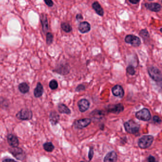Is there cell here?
Instances as JSON below:
<instances>
[{"label": "cell", "mask_w": 162, "mask_h": 162, "mask_svg": "<svg viewBox=\"0 0 162 162\" xmlns=\"http://www.w3.org/2000/svg\"><path fill=\"white\" fill-rule=\"evenodd\" d=\"M144 6L146 7L147 9L149 11L153 12H159L161 11V5L158 3H146L144 4Z\"/></svg>", "instance_id": "cell-11"}, {"label": "cell", "mask_w": 162, "mask_h": 162, "mask_svg": "<svg viewBox=\"0 0 162 162\" xmlns=\"http://www.w3.org/2000/svg\"><path fill=\"white\" fill-rule=\"evenodd\" d=\"M83 162V161H81V162Z\"/></svg>", "instance_id": "cell-37"}, {"label": "cell", "mask_w": 162, "mask_h": 162, "mask_svg": "<svg viewBox=\"0 0 162 162\" xmlns=\"http://www.w3.org/2000/svg\"><path fill=\"white\" fill-rule=\"evenodd\" d=\"M43 147L45 150L48 152H52L54 149V145L51 142L45 143L43 145Z\"/></svg>", "instance_id": "cell-22"}, {"label": "cell", "mask_w": 162, "mask_h": 162, "mask_svg": "<svg viewBox=\"0 0 162 162\" xmlns=\"http://www.w3.org/2000/svg\"><path fill=\"white\" fill-rule=\"evenodd\" d=\"M148 162H155V158L152 155H150L148 158Z\"/></svg>", "instance_id": "cell-32"}, {"label": "cell", "mask_w": 162, "mask_h": 162, "mask_svg": "<svg viewBox=\"0 0 162 162\" xmlns=\"http://www.w3.org/2000/svg\"><path fill=\"white\" fill-rule=\"evenodd\" d=\"M149 1H154V0H148Z\"/></svg>", "instance_id": "cell-36"}, {"label": "cell", "mask_w": 162, "mask_h": 162, "mask_svg": "<svg viewBox=\"0 0 162 162\" xmlns=\"http://www.w3.org/2000/svg\"><path fill=\"white\" fill-rule=\"evenodd\" d=\"M53 36L50 32L47 33L46 34V43L48 45H50L53 42Z\"/></svg>", "instance_id": "cell-25"}, {"label": "cell", "mask_w": 162, "mask_h": 162, "mask_svg": "<svg viewBox=\"0 0 162 162\" xmlns=\"http://www.w3.org/2000/svg\"><path fill=\"white\" fill-rule=\"evenodd\" d=\"M16 117L17 119L21 120H31L33 117V113L29 108H22L17 113Z\"/></svg>", "instance_id": "cell-2"}, {"label": "cell", "mask_w": 162, "mask_h": 162, "mask_svg": "<svg viewBox=\"0 0 162 162\" xmlns=\"http://www.w3.org/2000/svg\"><path fill=\"white\" fill-rule=\"evenodd\" d=\"M124 127L126 130L130 134L138 133L140 128V126L138 124L131 119L124 123Z\"/></svg>", "instance_id": "cell-1"}, {"label": "cell", "mask_w": 162, "mask_h": 162, "mask_svg": "<svg viewBox=\"0 0 162 162\" xmlns=\"http://www.w3.org/2000/svg\"><path fill=\"white\" fill-rule=\"evenodd\" d=\"M46 5L49 7H52L53 5V2L52 0H44Z\"/></svg>", "instance_id": "cell-31"}, {"label": "cell", "mask_w": 162, "mask_h": 162, "mask_svg": "<svg viewBox=\"0 0 162 162\" xmlns=\"http://www.w3.org/2000/svg\"><path fill=\"white\" fill-rule=\"evenodd\" d=\"M7 142L9 145L12 147H18L19 145L18 138L13 134H9L7 136Z\"/></svg>", "instance_id": "cell-8"}, {"label": "cell", "mask_w": 162, "mask_h": 162, "mask_svg": "<svg viewBox=\"0 0 162 162\" xmlns=\"http://www.w3.org/2000/svg\"><path fill=\"white\" fill-rule=\"evenodd\" d=\"M91 119L89 118H85V119H80L79 120H77L76 122L75 126L78 128H84L87 127V126L91 124Z\"/></svg>", "instance_id": "cell-9"}, {"label": "cell", "mask_w": 162, "mask_h": 162, "mask_svg": "<svg viewBox=\"0 0 162 162\" xmlns=\"http://www.w3.org/2000/svg\"><path fill=\"white\" fill-rule=\"evenodd\" d=\"M76 19L77 20H81L83 19V16L81 14H78L76 16Z\"/></svg>", "instance_id": "cell-35"}, {"label": "cell", "mask_w": 162, "mask_h": 162, "mask_svg": "<svg viewBox=\"0 0 162 162\" xmlns=\"http://www.w3.org/2000/svg\"><path fill=\"white\" fill-rule=\"evenodd\" d=\"M140 0H129V2L133 4H138Z\"/></svg>", "instance_id": "cell-33"}, {"label": "cell", "mask_w": 162, "mask_h": 162, "mask_svg": "<svg viewBox=\"0 0 162 162\" xmlns=\"http://www.w3.org/2000/svg\"><path fill=\"white\" fill-rule=\"evenodd\" d=\"M2 162H18L12 159H5L2 161Z\"/></svg>", "instance_id": "cell-34"}, {"label": "cell", "mask_w": 162, "mask_h": 162, "mask_svg": "<svg viewBox=\"0 0 162 162\" xmlns=\"http://www.w3.org/2000/svg\"><path fill=\"white\" fill-rule=\"evenodd\" d=\"M49 87L52 90H56L58 87V83L55 80H52L49 83Z\"/></svg>", "instance_id": "cell-26"}, {"label": "cell", "mask_w": 162, "mask_h": 162, "mask_svg": "<svg viewBox=\"0 0 162 162\" xmlns=\"http://www.w3.org/2000/svg\"><path fill=\"white\" fill-rule=\"evenodd\" d=\"M44 89L41 83L38 82L37 84L36 87L34 89L33 95L36 98H40L43 95Z\"/></svg>", "instance_id": "cell-16"}, {"label": "cell", "mask_w": 162, "mask_h": 162, "mask_svg": "<svg viewBox=\"0 0 162 162\" xmlns=\"http://www.w3.org/2000/svg\"><path fill=\"white\" fill-rule=\"evenodd\" d=\"M85 89V87L83 85H82V84H80V85H78L77 87L76 88V91L79 92H80V91H83Z\"/></svg>", "instance_id": "cell-28"}, {"label": "cell", "mask_w": 162, "mask_h": 162, "mask_svg": "<svg viewBox=\"0 0 162 162\" xmlns=\"http://www.w3.org/2000/svg\"><path fill=\"white\" fill-rule=\"evenodd\" d=\"M148 72L151 78L155 82H161L162 81V73L158 68L150 67L148 68Z\"/></svg>", "instance_id": "cell-4"}, {"label": "cell", "mask_w": 162, "mask_h": 162, "mask_svg": "<svg viewBox=\"0 0 162 162\" xmlns=\"http://www.w3.org/2000/svg\"><path fill=\"white\" fill-rule=\"evenodd\" d=\"M78 105L80 111L84 112L88 110L90 106V103L88 100L85 99H83L79 100L78 103Z\"/></svg>", "instance_id": "cell-10"}, {"label": "cell", "mask_w": 162, "mask_h": 162, "mask_svg": "<svg viewBox=\"0 0 162 162\" xmlns=\"http://www.w3.org/2000/svg\"><path fill=\"white\" fill-rule=\"evenodd\" d=\"M18 89H19V91L23 94H26L29 91V85L25 82L21 83L18 86Z\"/></svg>", "instance_id": "cell-21"}, {"label": "cell", "mask_w": 162, "mask_h": 162, "mask_svg": "<svg viewBox=\"0 0 162 162\" xmlns=\"http://www.w3.org/2000/svg\"><path fill=\"white\" fill-rule=\"evenodd\" d=\"M135 117L139 120L148 121L151 118V115L147 108H144L136 112Z\"/></svg>", "instance_id": "cell-5"}, {"label": "cell", "mask_w": 162, "mask_h": 162, "mask_svg": "<svg viewBox=\"0 0 162 162\" xmlns=\"http://www.w3.org/2000/svg\"><path fill=\"white\" fill-rule=\"evenodd\" d=\"M127 72L128 74L132 75V76L135 75V68L132 65H129L127 68Z\"/></svg>", "instance_id": "cell-27"}, {"label": "cell", "mask_w": 162, "mask_h": 162, "mask_svg": "<svg viewBox=\"0 0 162 162\" xmlns=\"http://www.w3.org/2000/svg\"><path fill=\"white\" fill-rule=\"evenodd\" d=\"M93 155H94V152H93V148H90L88 155V158H89V160H91L92 158H93Z\"/></svg>", "instance_id": "cell-30"}, {"label": "cell", "mask_w": 162, "mask_h": 162, "mask_svg": "<svg viewBox=\"0 0 162 162\" xmlns=\"http://www.w3.org/2000/svg\"><path fill=\"white\" fill-rule=\"evenodd\" d=\"M61 28L65 32L69 33L72 30V27L71 25L67 22H62L61 24Z\"/></svg>", "instance_id": "cell-23"}, {"label": "cell", "mask_w": 162, "mask_h": 162, "mask_svg": "<svg viewBox=\"0 0 162 162\" xmlns=\"http://www.w3.org/2000/svg\"><path fill=\"white\" fill-rule=\"evenodd\" d=\"M153 120L155 122L157 123L160 124L161 122V119L158 116H155L153 117Z\"/></svg>", "instance_id": "cell-29"}, {"label": "cell", "mask_w": 162, "mask_h": 162, "mask_svg": "<svg viewBox=\"0 0 162 162\" xmlns=\"http://www.w3.org/2000/svg\"><path fill=\"white\" fill-rule=\"evenodd\" d=\"M118 159L117 154L115 151H111L106 155L104 159V162H116Z\"/></svg>", "instance_id": "cell-15"}, {"label": "cell", "mask_w": 162, "mask_h": 162, "mask_svg": "<svg viewBox=\"0 0 162 162\" xmlns=\"http://www.w3.org/2000/svg\"><path fill=\"white\" fill-rule=\"evenodd\" d=\"M40 20L43 32L44 33L46 32L49 29L48 21L47 15L44 14H41L40 15Z\"/></svg>", "instance_id": "cell-18"}, {"label": "cell", "mask_w": 162, "mask_h": 162, "mask_svg": "<svg viewBox=\"0 0 162 162\" xmlns=\"http://www.w3.org/2000/svg\"><path fill=\"white\" fill-rule=\"evenodd\" d=\"M60 118V116L56 111H52L49 116V121L52 125L53 126L57 125L59 122Z\"/></svg>", "instance_id": "cell-17"}, {"label": "cell", "mask_w": 162, "mask_h": 162, "mask_svg": "<svg viewBox=\"0 0 162 162\" xmlns=\"http://www.w3.org/2000/svg\"><path fill=\"white\" fill-rule=\"evenodd\" d=\"M9 152L13 155L17 159L23 160L26 157V155L21 148L18 147H11L9 149Z\"/></svg>", "instance_id": "cell-6"}, {"label": "cell", "mask_w": 162, "mask_h": 162, "mask_svg": "<svg viewBox=\"0 0 162 162\" xmlns=\"http://www.w3.org/2000/svg\"><path fill=\"white\" fill-rule=\"evenodd\" d=\"M112 92L113 95L116 97L122 98L124 95V91L120 85H116L113 87L112 89Z\"/></svg>", "instance_id": "cell-14"}, {"label": "cell", "mask_w": 162, "mask_h": 162, "mask_svg": "<svg viewBox=\"0 0 162 162\" xmlns=\"http://www.w3.org/2000/svg\"><path fill=\"white\" fill-rule=\"evenodd\" d=\"M154 137L152 136L147 135L142 136L138 141V145L142 149L148 148L153 143Z\"/></svg>", "instance_id": "cell-3"}, {"label": "cell", "mask_w": 162, "mask_h": 162, "mask_svg": "<svg viewBox=\"0 0 162 162\" xmlns=\"http://www.w3.org/2000/svg\"><path fill=\"white\" fill-rule=\"evenodd\" d=\"M91 26L90 24L87 21L80 22L78 27V29L81 33H86L91 30Z\"/></svg>", "instance_id": "cell-13"}, {"label": "cell", "mask_w": 162, "mask_h": 162, "mask_svg": "<svg viewBox=\"0 0 162 162\" xmlns=\"http://www.w3.org/2000/svg\"><path fill=\"white\" fill-rule=\"evenodd\" d=\"M58 110L59 112L61 114H66L69 115L71 113V110L64 104H59L58 106Z\"/></svg>", "instance_id": "cell-20"}, {"label": "cell", "mask_w": 162, "mask_h": 162, "mask_svg": "<svg viewBox=\"0 0 162 162\" xmlns=\"http://www.w3.org/2000/svg\"><path fill=\"white\" fill-rule=\"evenodd\" d=\"M124 109L123 105L121 103L117 104L116 105H112L111 107L108 108V112L115 114H119L120 112H122Z\"/></svg>", "instance_id": "cell-12"}, {"label": "cell", "mask_w": 162, "mask_h": 162, "mask_svg": "<svg viewBox=\"0 0 162 162\" xmlns=\"http://www.w3.org/2000/svg\"></svg>", "instance_id": "cell-38"}, {"label": "cell", "mask_w": 162, "mask_h": 162, "mask_svg": "<svg viewBox=\"0 0 162 162\" xmlns=\"http://www.w3.org/2000/svg\"><path fill=\"white\" fill-rule=\"evenodd\" d=\"M125 42L131 45L134 47H138L141 45V41L139 37L133 35H128L125 37Z\"/></svg>", "instance_id": "cell-7"}, {"label": "cell", "mask_w": 162, "mask_h": 162, "mask_svg": "<svg viewBox=\"0 0 162 162\" xmlns=\"http://www.w3.org/2000/svg\"><path fill=\"white\" fill-rule=\"evenodd\" d=\"M139 35L144 40H148L150 37L149 32L147 29H143L140 31L139 32Z\"/></svg>", "instance_id": "cell-24"}, {"label": "cell", "mask_w": 162, "mask_h": 162, "mask_svg": "<svg viewBox=\"0 0 162 162\" xmlns=\"http://www.w3.org/2000/svg\"><path fill=\"white\" fill-rule=\"evenodd\" d=\"M92 8L95 11L98 15H99L100 16H103L104 14V12L103 9L102 8L100 4H99L98 1H95L93 2V4L92 5Z\"/></svg>", "instance_id": "cell-19"}]
</instances>
